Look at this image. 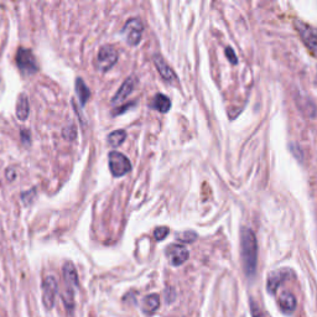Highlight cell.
I'll return each mask as SVG.
<instances>
[{
  "mask_svg": "<svg viewBox=\"0 0 317 317\" xmlns=\"http://www.w3.org/2000/svg\"><path fill=\"white\" fill-rule=\"evenodd\" d=\"M241 244L244 272L248 277H253L255 275L258 262V244L253 230L247 227L242 229Z\"/></svg>",
  "mask_w": 317,
  "mask_h": 317,
  "instance_id": "obj_1",
  "label": "cell"
},
{
  "mask_svg": "<svg viewBox=\"0 0 317 317\" xmlns=\"http://www.w3.org/2000/svg\"><path fill=\"white\" fill-rule=\"evenodd\" d=\"M118 61V51L112 45H104L99 48L95 60V67L98 71L107 72Z\"/></svg>",
  "mask_w": 317,
  "mask_h": 317,
  "instance_id": "obj_2",
  "label": "cell"
},
{
  "mask_svg": "<svg viewBox=\"0 0 317 317\" xmlns=\"http://www.w3.org/2000/svg\"><path fill=\"white\" fill-rule=\"evenodd\" d=\"M295 26L299 35L301 36L305 46L309 48L312 55L317 56V27L311 26V25L300 22V20H296Z\"/></svg>",
  "mask_w": 317,
  "mask_h": 317,
  "instance_id": "obj_3",
  "label": "cell"
},
{
  "mask_svg": "<svg viewBox=\"0 0 317 317\" xmlns=\"http://www.w3.org/2000/svg\"><path fill=\"white\" fill-rule=\"evenodd\" d=\"M143 31H144V25L143 23H141L140 19L133 18V19H129V20L125 23L124 27H123L122 30V34L123 36H124L128 45L136 46L137 44L141 41Z\"/></svg>",
  "mask_w": 317,
  "mask_h": 317,
  "instance_id": "obj_4",
  "label": "cell"
},
{
  "mask_svg": "<svg viewBox=\"0 0 317 317\" xmlns=\"http://www.w3.org/2000/svg\"><path fill=\"white\" fill-rule=\"evenodd\" d=\"M16 64L20 71L25 74H34L39 71V65L34 53L26 47H19L16 52Z\"/></svg>",
  "mask_w": 317,
  "mask_h": 317,
  "instance_id": "obj_5",
  "label": "cell"
},
{
  "mask_svg": "<svg viewBox=\"0 0 317 317\" xmlns=\"http://www.w3.org/2000/svg\"><path fill=\"white\" fill-rule=\"evenodd\" d=\"M108 158L109 169H111V172L113 174V176L122 177L132 170V164H130L129 158H128L124 154L113 150L109 153Z\"/></svg>",
  "mask_w": 317,
  "mask_h": 317,
  "instance_id": "obj_6",
  "label": "cell"
},
{
  "mask_svg": "<svg viewBox=\"0 0 317 317\" xmlns=\"http://www.w3.org/2000/svg\"><path fill=\"white\" fill-rule=\"evenodd\" d=\"M58 285L55 277L48 275L43 281V304L46 310H51L55 305Z\"/></svg>",
  "mask_w": 317,
  "mask_h": 317,
  "instance_id": "obj_7",
  "label": "cell"
},
{
  "mask_svg": "<svg viewBox=\"0 0 317 317\" xmlns=\"http://www.w3.org/2000/svg\"><path fill=\"white\" fill-rule=\"evenodd\" d=\"M166 255L174 267H180L188 259V250L180 244H171L166 250Z\"/></svg>",
  "mask_w": 317,
  "mask_h": 317,
  "instance_id": "obj_8",
  "label": "cell"
},
{
  "mask_svg": "<svg viewBox=\"0 0 317 317\" xmlns=\"http://www.w3.org/2000/svg\"><path fill=\"white\" fill-rule=\"evenodd\" d=\"M291 270L290 269H279L272 272L268 277V284L267 289L270 294H275L276 290L279 289V286L284 283L285 280H288L289 277L291 276Z\"/></svg>",
  "mask_w": 317,
  "mask_h": 317,
  "instance_id": "obj_9",
  "label": "cell"
},
{
  "mask_svg": "<svg viewBox=\"0 0 317 317\" xmlns=\"http://www.w3.org/2000/svg\"><path fill=\"white\" fill-rule=\"evenodd\" d=\"M154 64H155V66H156V68H158L160 76H161L162 78L166 81V82L174 83L175 81H176L177 79L176 74H175V72L172 71L171 67L167 65V62L165 61L161 56H158V55L154 56Z\"/></svg>",
  "mask_w": 317,
  "mask_h": 317,
  "instance_id": "obj_10",
  "label": "cell"
},
{
  "mask_svg": "<svg viewBox=\"0 0 317 317\" xmlns=\"http://www.w3.org/2000/svg\"><path fill=\"white\" fill-rule=\"evenodd\" d=\"M64 277L65 284H66V289L71 293H74V289L79 286L78 284V275H77V270L72 263H66L64 265Z\"/></svg>",
  "mask_w": 317,
  "mask_h": 317,
  "instance_id": "obj_11",
  "label": "cell"
},
{
  "mask_svg": "<svg viewBox=\"0 0 317 317\" xmlns=\"http://www.w3.org/2000/svg\"><path fill=\"white\" fill-rule=\"evenodd\" d=\"M135 83H136V81H135L134 77H129V78L125 79L124 83L120 86V88L118 90V92L115 93V95H114L113 99H112V103L118 104V103H122V102H124L125 99L129 97L130 93L133 92V90H134Z\"/></svg>",
  "mask_w": 317,
  "mask_h": 317,
  "instance_id": "obj_12",
  "label": "cell"
},
{
  "mask_svg": "<svg viewBox=\"0 0 317 317\" xmlns=\"http://www.w3.org/2000/svg\"><path fill=\"white\" fill-rule=\"evenodd\" d=\"M279 306L284 314H291L296 309V299L290 291H284L279 296Z\"/></svg>",
  "mask_w": 317,
  "mask_h": 317,
  "instance_id": "obj_13",
  "label": "cell"
},
{
  "mask_svg": "<svg viewBox=\"0 0 317 317\" xmlns=\"http://www.w3.org/2000/svg\"><path fill=\"white\" fill-rule=\"evenodd\" d=\"M158 307H160V296L158 294H150L144 297L143 304H141V310L144 314L153 315Z\"/></svg>",
  "mask_w": 317,
  "mask_h": 317,
  "instance_id": "obj_14",
  "label": "cell"
},
{
  "mask_svg": "<svg viewBox=\"0 0 317 317\" xmlns=\"http://www.w3.org/2000/svg\"><path fill=\"white\" fill-rule=\"evenodd\" d=\"M150 107L155 111L160 112V113H166L171 108V101L169 99V97L164 94H156L155 97L151 99Z\"/></svg>",
  "mask_w": 317,
  "mask_h": 317,
  "instance_id": "obj_15",
  "label": "cell"
},
{
  "mask_svg": "<svg viewBox=\"0 0 317 317\" xmlns=\"http://www.w3.org/2000/svg\"><path fill=\"white\" fill-rule=\"evenodd\" d=\"M29 99H27L26 94L22 93L19 95L18 102H16V116L19 120H26L29 116Z\"/></svg>",
  "mask_w": 317,
  "mask_h": 317,
  "instance_id": "obj_16",
  "label": "cell"
},
{
  "mask_svg": "<svg viewBox=\"0 0 317 317\" xmlns=\"http://www.w3.org/2000/svg\"><path fill=\"white\" fill-rule=\"evenodd\" d=\"M76 93H77V95H78L81 104H82V106H85L91 97V91H90V88L87 87V85L85 83V81H83L81 77L76 78Z\"/></svg>",
  "mask_w": 317,
  "mask_h": 317,
  "instance_id": "obj_17",
  "label": "cell"
},
{
  "mask_svg": "<svg viewBox=\"0 0 317 317\" xmlns=\"http://www.w3.org/2000/svg\"><path fill=\"white\" fill-rule=\"evenodd\" d=\"M125 137H127L125 130H114V132H112L111 134L108 135V143L112 148H118L119 145H122L123 141L125 140Z\"/></svg>",
  "mask_w": 317,
  "mask_h": 317,
  "instance_id": "obj_18",
  "label": "cell"
},
{
  "mask_svg": "<svg viewBox=\"0 0 317 317\" xmlns=\"http://www.w3.org/2000/svg\"><path fill=\"white\" fill-rule=\"evenodd\" d=\"M169 228L167 227H158L155 230H154V237H155L156 241H162L169 234Z\"/></svg>",
  "mask_w": 317,
  "mask_h": 317,
  "instance_id": "obj_19",
  "label": "cell"
},
{
  "mask_svg": "<svg viewBox=\"0 0 317 317\" xmlns=\"http://www.w3.org/2000/svg\"><path fill=\"white\" fill-rule=\"evenodd\" d=\"M196 237H197V234L193 232H185L179 234V239L186 242V243H191V242H193L196 239Z\"/></svg>",
  "mask_w": 317,
  "mask_h": 317,
  "instance_id": "obj_20",
  "label": "cell"
},
{
  "mask_svg": "<svg viewBox=\"0 0 317 317\" xmlns=\"http://www.w3.org/2000/svg\"><path fill=\"white\" fill-rule=\"evenodd\" d=\"M250 311H251V317H265V315L263 314L260 307L258 306L254 301L250 302Z\"/></svg>",
  "mask_w": 317,
  "mask_h": 317,
  "instance_id": "obj_21",
  "label": "cell"
},
{
  "mask_svg": "<svg viewBox=\"0 0 317 317\" xmlns=\"http://www.w3.org/2000/svg\"><path fill=\"white\" fill-rule=\"evenodd\" d=\"M76 134H77V130H76V128L73 127V125H71V128H66V129L64 130V136L66 137V139H74V137H76Z\"/></svg>",
  "mask_w": 317,
  "mask_h": 317,
  "instance_id": "obj_22",
  "label": "cell"
},
{
  "mask_svg": "<svg viewBox=\"0 0 317 317\" xmlns=\"http://www.w3.org/2000/svg\"><path fill=\"white\" fill-rule=\"evenodd\" d=\"M226 56H227V57H228V60H229V61H230V64L235 65L238 62L237 55H235L234 51H233L230 47L226 48Z\"/></svg>",
  "mask_w": 317,
  "mask_h": 317,
  "instance_id": "obj_23",
  "label": "cell"
},
{
  "mask_svg": "<svg viewBox=\"0 0 317 317\" xmlns=\"http://www.w3.org/2000/svg\"><path fill=\"white\" fill-rule=\"evenodd\" d=\"M20 136H22L23 143H24L25 145L30 144V137H31V133H30V130L23 129L22 132H20Z\"/></svg>",
  "mask_w": 317,
  "mask_h": 317,
  "instance_id": "obj_24",
  "label": "cell"
}]
</instances>
